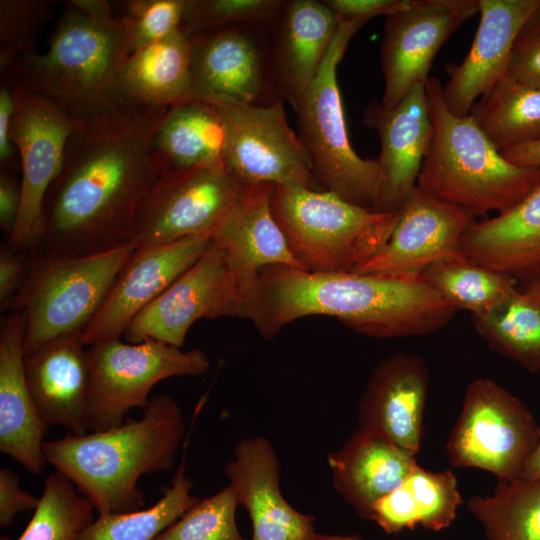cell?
<instances>
[{
  "mask_svg": "<svg viewBox=\"0 0 540 540\" xmlns=\"http://www.w3.org/2000/svg\"><path fill=\"white\" fill-rule=\"evenodd\" d=\"M168 109L131 103L72 120L34 254L92 255L131 244L138 207L164 172L155 135Z\"/></svg>",
  "mask_w": 540,
  "mask_h": 540,
  "instance_id": "6da1fadb",
  "label": "cell"
},
{
  "mask_svg": "<svg viewBox=\"0 0 540 540\" xmlns=\"http://www.w3.org/2000/svg\"><path fill=\"white\" fill-rule=\"evenodd\" d=\"M456 312L422 274L325 273L275 265L258 273L242 319L266 339L313 315L331 316L360 334L387 339L432 334Z\"/></svg>",
  "mask_w": 540,
  "mask_h": 540,
  "instance_id": "7a4b0ae2",
  "label": "cell"
},
{
  "mask_svg": "<svg viewBox=\"0 0 540 540\" xmlns=\"http://www.w3.org/2000/svg\"><path fill=\"white\" fill-rule=\"evenodd\" d=\"M48 50L14 60L1 75L54 105L71 120L96 117L136 103L124 69L130 56L124 29L105 0H69Z\"/></svg>",
  "mask_w": 540,
  "mask_h": 540,
  "instance_id": "3957f363",
  "label": "cell"
},
{
  "mask_svg": "<svg viewBox=\"0 0 540 540\" xmlns=\"http://www.w3.org/2000/svg\"><path fill=\"white\" fill-rule=\"evenodd\" d=\"M184 435L180 406L172 397L157 394L140 418L127 417L105 431L45 440L43 454L98 514L128 513L143 507L139 479L171 470Z\"/></svg>",
  "mask_w": 540,
  "mask_h": 540,
  "instance_id": "277c9868",
  "label": "cell"
},
{
  "mask_svg": "<svg viewBox=\"0 0 540 540\" xmlns=\"http://www.w3.org/2000/svg\"><path fill=\"white\" fill-rule=\"evenodd\" d=\"M425 86L434 134L417 187L476 218L519 203L539 182L540 168L510 163L470 114L450 112L437 77L430 76Z\"/></svg>",
  "mask_w": 540,
  "mask_h": 540,
  "instance_id": "5b68a950",
  "label": "cell"
},
{
  "mask_svg": "<svg viewBox=\"0 0 540 540\" xmlns=\"http://www.w3.org/2000/svg\"><path fill=\"white\" fill-rule=\"evenodd\" d=\"M270 206L295 260L310 272L354 271L386 245L401 215L305 186H273Z\"/></svg>",
  "mask_w": 540,
  "mask_h": 540,
  "instance_id": "8992f818",
  "label": "cell"
},
{
  "mask_svg": "<svg viewBox=\"0 0 540 540\" xmlns=\"http://www.w3.org/2000/svg\"><path fill=\"white\" fill-rule=\"evenodd\" d=\"M135 249L127 244L92 255L31 254L28 275L9 309L25 313L24 354L82 333Z\"/></svg>",
  "mask_w": 540,
  "mask_h": 540,
  "instance_id": "52a82bcc",
  "label": "cell"
},
{
  "mask_svg": "<svg viewBox=\"0 0 540 540\" xmlns=\"http://www.w3.org/2000/svg\"><path fill=\"white\" fill-rule=\"evenodd\" d=\"M364 24L339 21L320 70L295 111L297 135L314 182L350 203L373 210L380 182L379 161L360 157L351 146L337 82L338 64Z\"/></svg>",
  "mask_w": 540,
  "mask_h": 540,
  "instance_id": "ba28073f",
  "label": "cell"
},
{
  "mask_svg": "<svg viewBox=\"0 0 540 540\" xmlns=\"http://www.w3.org/2000/svg\"><path fill=\"white\" fill-rule=\"evenodd\" d=\"M538 441V424L520 398L489 378L471 381L446 454L456 468H478L497 482L521 478Z\"/></svg>",
  "mask_w": 540,
  "mask_h": 540,
  "instance_id": "9c48e42d",
  "label": "cell"
},
{
  "mask_svg": "<svg viewBox=\"0 0 540 540\" xmlns=\"http://www.w3.org/2000/svg\"><path fill=\"white\" fill-rule=\"evenodd\" d=\"M89 359V432L123 423L134 408L143 410L158 382L176 376H198L210 361L200 349L182 351L155 340L140 343L107 340L87 348Z\"/></svg>",
  "mask_w": 540,
  "mask_h": 540,
  "instance_id": "30bf717a",
  "label": "cell"
},
{
  "mask_svg": "<svg viewBox=\"0 0 540 540\" xmlns=\"http://www.w3.org/2000/svg\"><path fill=\"white\" fill-rule=\"evenodd\" d=\"M203 100V99H202ZM214 105L227 128L224 167L244 186H305L314 179L297 133L290 127L282 100L253 105L225 98Z\"/></svg>",
  "mask_w": 540,
  "mask_h": 540,
  "instance_id": "8fae6325",
  "label": "cell"
},
{
  "mask_svg": "<svg viewBox=\"0 0 540 540\" xmlns=\"http://www.w3.org/2000/svg\"><path fill=\"white\" fill-rule=\"evenodd\" d=\"M247 188L225 168L163 173L138 207L130 243L144 248L211 236Z\"/></svg>",
  "mask_w": 540,
  "mask_h": 540,
  "instance_id": "7c38bea8",
  "label": "cell"
},
{
  "mask_svg": "<svg viewBox=\"0 0 540 540\" xmlns=\"http://www.w3.org/2000/svg\"><path fill=\"white\" fill-rule=\"evenodd\" d=\"M244 299L224 251L210 242L201 257L145 307L123 334L181 348L199 319L242 318Z\"/></svg>",
  "mask_w": 540,
  "mask_h": 540,
  "instance_id": "4fadbf2b",
  "label": "cell"
},
{
  "mask_svg": "<svg viewBox=\"0 0 540 540\" xmlns=\"http://www.w3.org/2000/svg\"><path fill=\"white\" fill-rule=\"evenodd\" d=\"M14 94L12 141L20 155L21 207L6 240L14 249L37 252L46 193L60 172L73 121L54 105L8 76Z\"/></svg>",
  "mask_w": 540,
  "mask_h": 540,
  "instance_id": "5bb4252c",
  "label": "cell"
},
{
  "mask_svg": "<svg viewBox=\"0 0 540 540\" xmlns=\"http://www.w3.org/2000/svg\"><path fill=\"white\" fill-rule=\"evenodd\" d=\"M271 27L233 26L192 38L194 96L263 105L277 98Z\"/></svg>",
  "mask_w": 540,
  "mask_h": 540,
  "instance_id": "9a60e30c",
  "label": "cell"
},
{
  "mask_svg": "<svg viewBox=\"0 0 540 540\" xmlns=\"http://www.w3.org/2000/svg\"><path fill=\"white\" fill-rule=\"evenodd\" d=\"M477 12L479 0H410L387 16L380 49L381 105L394 108L412 88L425 84L439 49Z\"/></svg>",
  "mask_w": 540,
  "mask_h": 540,
  "instance_id": "2e32d148",
  "label": "cell"
},
{
  "mask_svg": "<svg viewBox=\"0 0 540 540\" xmlns=\"http://www.w3.org/2000/svg\"><path fill=\"white\" fill-rule=\"evenodd\" d=\"M210 242V235H199L136 248L81 333L83 344L89 347L120 338L134 318L201 257Z\"/></svg>",
  "mask_w": 540,
  "mask_h": 540,
  "instance_id": "e0dca14e",
  "label": "cell"
},
{
  "mask_svg": "<svg viewBox=\"0 0 540 540\" xmlns=\"http://www.w3.org/2000/svg\"><path fill=\"white\" fill-rule=\"evenodd\" d=\"M224 472L238 504L250 517L251 540H353L354 534L317 532L315 518L299 512L284 498L278 456L266 438L240 440Z\"/></svg>",
  "mask_w": 540,
  "mask_h": 540,
  "instance_id": "ac0fdd59",
  "label": "cell"
},
{
  "mask_svg": "<svg viewBox=\"0 0 540 540\" xmlns=\"http://www.w3.org/2000/svg\"><path fill=\"white\" fill-rule=\"evenodd\" d=\"M425 85L412 88L394 108L373 102L365 111V123L377 131L381 144L376 212L400 211L417 186L434 134Z\"/></svg>",
  "mask_w": 540,
  "mask_h": 540,
  "instance_id": "d6986e66",
  "label": "cell"
},
{
  "mask_svg": "<svg viewBox=\"0 0 540 540\" xmlns=\"http://www.w3.org/2000/svg\"><path fill=\"white\" fill-rule=\"evenodd\" d=\"M475 220L471 213L441 202L416 186L401 209L389 241L354 272L421 274L433 263L459 254L461 237Z\"/></svg>",
  "mask_w": 540,
  "mask_h": 540,
  "instance_id": "ffe728a7",
  "label": "cell"
},
{
  "mask_svg": "<svg viewBox=\"0 0 540 540\" xmlns=\"http://www.w3.org/2000/svg\"><path fill=\"white\" fill-rule=\"evenodd\" d=\"M429 387L422 356L394 353L373 370L358 404L359 428L374 432L416 456L423 439Z\"/></svg>",
  "mask_w": 540,
  "mask_h": 540,
  "instance_id": "44dd1931",
  "label": "cell"
},
{
  "mask_svg": "<svg viewBox=\"0 0 540 540\" xmlns=\"http://www.w3.org/2000/svg\"><path fill=\"white\" fill-rule=\"evenodd\" d=\"M540 0H479L480 21L471 47L459 64H448L444 102L456 116H467L478 97L506 77L515 38Z\"/></svg>",
  "mask_w": 540,
  "mask_h": 540,
  "instance_id": "7402d4cb",
  "label": "cell"
},
{
  "mask_svg": "<svg viewBox=\"0 0 540 540\" xmlns=\"http://www.w3.org/2000/svg\"><path fill=\"white\" fill-rule=\"evenodd\" d=\"M25 313L10 310L0 329V450L29 473H42L48 425L30 392L24 368Z\"/></svg>",
  "mask_w": 540,
  "mask_h": 540,
  "instance_id": "603a6c76",
  "label": "cell"
},
{
  "mask_svg": "<svg viewBox=\"0 0 540 540\" xmlns=\"http://www.w3.org/2000/svg\"><path fill=\"white\" fill-rule=\"evenodd\" d=\"M81 333L54 339L25 355L26 380L36 406L48 426L71 434L89 433V359Z\"/></svg>",
  "mask_w": 540,
  "mask_h": 540,
  "instance_id": "cb8c5ba5",
  "label": "cell"
},
{
  "mask_svg": "<svg viewBox=\"0 0 540 540\" xmlns=\"http://www.w3.org/2000/svg\"><path fill=\"white\" fill-rule=\"evenodd\" d=\"M338 25L323 1H285L273 27L272 62L278 94L294 110L316 78Z\"/></svg>",
  "mask_w": 540,
  "mask_h": 540,
  "instance_id": "d4e9b609",
  "label": "cell"
},
{
  "mask_svg": "<svg viewBox=\"0 0 540 540\" xmlns=\"http://www.w3.org/2000/svg\"><path fill=\"white\" fill-rule=\"evenodd\" d=\"M272 187H248L211 235V241L224 251L244 301L263 268L275 265L301 268L272 213Z\"/></svg>",
  "mask_w": 540,
  "mask_h": 540,
  "instance_id": "484cf974",
  "label": "cell"
},
{
  "mask_svg": "<svg viewBox=\"0 0 540 540\" xmlns=\"http://www.w3.org/2000/svg\"><path fill=\"white\" fill-rule=\"evenodd\" d=\"M416 463V456L362 428L328 455L334 488L366 520L374 504L397 488Z\"/></svg>",
  "mask_w": 540,
  "mask_h": 540,
  "instance_id": "4316f807",
  "label": "cell"
},
{
  "mask_svg": "<svg viewBox=\"0 0 540 540\" xmlns=\"http://www.w3.org/2000/svg\"><path fill=\"white\" fill-rule=\"evenodd\" d=\"M459 252L491 270L515 277L540 275V180L515 206L475 220Z\"/></svg>",
  "mask_w": 540,
  "mask_h": 540,
  "instance_id": "83f0119b",
  "label": "cell"
},
{
  "mask_svg": "<svg viewBox=\"0 0 540 540\" xmlns=\"http://www.w3.org/2000/svg\"><path fill=\"white\" fill-rule=\"evenodd\" d=\"M225 121L211 103L192 97L171 106L155 135L164 172L225 168Z\"/></svg>",
  "mask_w": 540,
  "mask_h": 540,
  "instance_id": "f1b7e54d",
  "label": "cell"
},
{
  "mask_svg": "<svg viewBox=\"0 0 540 540\" xmlns=\"http://www.w3.org/2000/svg\"><path fill=\"white\" fill-rule=\"evenodd\" d=\"M461 504L458 481L451 470L433 472L416 463L397 488L374 504L370 520L387 534L417 526L441 531L455 520Z\"/></svg>",
  "mask_w": 540,
  "mask_h": 540,
  "instance_id": "f546056e",
  "label": "cell"
},
{
  "mask_svg": "<svg viewBox=\"0 0 540 540\" xmlns=\"http://www.w3.org/2000/svg\"><path fill=\"white\" fill-rule=\"evenodd\" d=\"M192 38L181 29L131 54L124 82L131 100L170 108L195 97L191 69Z\"/></svg>",
  "mask_w": 540,
  "mask_h": 540,
  "instance_id": "4dcf8cb0",
  "label": "cell"
},
{
  "mask_svg": "<svg viewBox=\"0 0 540 540\" xmlns=\"http://www.w3.org/2000/svg\"><path fill=\"white\" fill-rule=\"evenodd\" d=\"M469 114L500 152L540 139V90L507 76L475 102Z\"/></svg>",
  "mask_w": 540,
  "mask_h": 540,
  "instance_id": "1f68e13d",
  "label": "cell"
},
{
  "mask_svg": "<svg viewBox=\"0 0 540 540\" xmlns=\"http://www.w3.org/2000/svg\"><path fill=\"white\" fill-rule=\"evenodd\" d=\"M429 285L456 310L484 315L518 290L515 278L484 267L461 253L439 260L422 273Z\"/></svg>",
  "mask_w": 540,
  "mask_h": 540,
  "instance_id": "d6a6232c",
  "label": "cell"
},
{
  "mask_svg": "<svg viewBox=\"0 0 540 540\" xmlns=\"http://www.w3.org/2000/svg\"><path fill=\"white\" fill-rule=\"evenodd\" d=\"M466 505L487 540H540V477L497 482L492 494Z\"/></svg>",
  "mask_w": 540,
  "mask_h": 540,
  "instance_id": "836d02e7",
  "label": "cell"
},
{
  "mask_svg": "<svg viewBox=\"0 0 540 540\" xmlns=\"http://www.w3.org/2000/svg\"><path fill=\"white\" fill-rule=\"evenodd\" d=\"M471 317L476 332L493 350L530 373L540 372V307L524 292Z\"/></svg>",
  "mask_w": 540,
  "mask_h": 540,
  "instance_id": "e575fe53",
  "label": "cell"
},
{
  "mask_svg": "<svg viewBox=\"0 0 540 540\" xmlns=\"http://www.w3.org/2000/svg\"><path fill=\"white\" fill-rule=\"evenodd\" d=\"M193 483L178 467L170 486L151 507L128 513H102L84 530L80 540H155L199 499L191 494Z\"/></svg>",
  "mask_w": 540,
  "mask_h": 540,
  "instance_id": "d590c367",
  "label": "cell"
},
{
  "mask_svg": "<svg viewBox=\"0 0 540 540\" xmlns=\"http://www.w3.org/2000/svg\"><path fill=\"white\" fill-rule=\"evenodd\" d=\"M94 510L67 477L55 472L45 479L39 504L17 540H80L95 519Z\"/></svg>",
  "mask_w": 540,
  "mask_h": 540,
  "instance_id": "8d00e7d4",
  "label": "cell"
},
{
  "mask_svg": "<svg viewBox=\"0 0 540 540\" xmlns=\"http://www.w3.org/2000/svg\"><path fill=\"white\" fill-rule=\"evenodd\" d=\"M284 3L283 0H188L180 29L193 38L233 26L273 28Z\"/></svg>",
  "mask_w": 540,
  "mask_h": 540,
  "instance_id": "74e56055",
  "label": "cell"
},
{
  "mask_svg": "<svg viewBox=\"0 0 540 540\" xmlns=\"http://www.w3.org/2000/svg\"><path fill=\"white\" fill-rule=\"evenodd\" d=\"M238 505L235 492L228 485L196 502L155 540H247L236 524Z\"/></svg>",
  "mask_w": 540,
  "mask_h": 540,
  "instance_id": "f35d334b",
  "label": "cell"
},
{
  "mask_svg": "<svg viewBox=\"0 0 540 540\" xmlns=\"http://www.w3.org/2000/svg\"><path fill=\"white\" fill-rule=\"evenodd\" d=\"M115 3L119 7L116 14L131 55L179 30L188 0H127Z\"/></svg>",
  "mask_w": 540,
  "mask_h": 540,
  "instance_id": "ab89813d",
  "label": "cell"
},
{
  "mask_svg": "<svg viewBox=\"0 0 540 540\" xmlns=\"http://www.w3.org/2000/svg\"><path fill=\"white\" fill-rule=\"evenodd\" d=\"M54 3L47 0L0 1V70L14 60L36 52V39L53 16Z\"/></svg>",
  "mask_w": 540,
  "mask_h": 540,
  "instance_id": "60d3db41",
  "label": "cell"
},
{
  "mask_svg": "<svg viewBox=\"0 0 540 540\" xmlns=\"http://www.w3.org/2000/svg\"><path fill=\"white\" fill-rule=\"evenodd\" d=\"M506 76L540 90V5L525 20L515 38Z\"/></svg>",
  "mask_w": 540,
  "mask_h": 540,
  "instance_id": "b9f144b4",
  "label": "cell"
},
{
  "mask_svg": "<svg viewBox=\"0 0 540 540\" xmlns=\"http://www.w3.org/2000/svg\"><path fill=\"white\" fill-rule=\"evenodd\" d=\"M31 254L14 249L8 242L0 246V309L9 310L30 269Z\"/></svg>",
  "mask_w": 540,
  "mask_h": 540,
  "instance_id": "7bdbcfd3",
  "label": "cell"
},
{
  "mask_svg": "<svg viewBox=\"0 0 540 540\" xmlns=\"http://www.w3.org/2000/svg\"><path fill=\"white\" fill-rule=\"evenodd\" d=\"M40 497L20 487L19 476L10 468L0 469V527H8L15 517L23 512L35 510Z\"/></svg>",
  "mask_w": 540,
  "mask_h": 540,
  "instance_id": "ee69618b",
  "label": "cell"
},
{
  "mask_svg": "<svg viewBox=\"0 0 540 540\" xmlns=\"http://www.w3.org/2000/svg\"><path fill=\"white\" fill-rule=\"evenodd\" d=\"M339 21H361L390 16L407 7L410 0H324Z\"/></svg>",
  "mask_w": 540,
  "mask_h": 540,
  "instance_id": "f6af8a7d",
  "label": "cell"
},
{
  "mask_svg": "<svg viewBox=\"0 0 540 540\" xmlns=\"http://www.w3.org/2000/svg\"><path fill=\"white\" fill-rule=\"evenodd\" d=\"M21 207V185L11 172L0 174V227L6 240L15 229Z\"/></svg>",
  "mask_w": 540,
  "mask_h": 540,
  "instance_id": "bcb514c9",
  "label": "cell"
},
{
  "mask_svg": "<svg viewBox=\"0 0 540 540\" xmlns=\"http://www.w3.org/2000/svg\"><path fill=\"white\" fill-rule=\"evenodd\" d=\"M14 94L9 81L1 77L0 85V162L4 170L10 167L15 155L12 141V124L14 116Z\"/></svg>",
  "mask_w": 540,
  "mask_h": 540,
  "instance_id": "7dc6e473",
  "label": "cell"
},
{
  "mask_svg": "<svg viewBox=\"0 0 540 540\" xmlns=\"http://www.w3.org/2000/svg\"><path fill=\"white\" fill-rule=\"evenodd\" d=\"M510 163L521 167L540 168V139L501 151Z\"/></svg>",
  "mask_w": 540,
  "mask_h": 540,
  "instance_id": "c3c4849f",
  "label": "cell"
},
{
  "mask_svg": "<svg viewBox=\"0 0 540 540\" xmlns=\"http://www.w3.org/2000/svg\"><path fill=\"white\" fill-rule=\"evenodd\" d=\"M522 477L530 479L540 477V424L538 425V441L536 447L525 466Z\"/></svg>",
  "mask_w": 540,
  "mask_h": 540,
  "instance_id": "681fc988",
  "label": "cell"
},
{
  "mask_svg": "<svg viewBox=\"0 0 540 540\" xmlns=\"http://www.w3.org/2000/svg\"><path fill=\"white\" fill-rule=\"evenodd\" d=\"M537 306L540 307V275L533 279L530 285L523 291Z\"/></svg>",
  "mask_w": 540,
  "mask_h": 540,
  "instance_id": "f907efd6",
  "label": "cell"
},
{
  "mask_svg": "<svg viewBox=\"0 0 540 540\" xmlns=\"http://www.w3.org/2000/svg\"><path fill=\"white\" fill-rule=\"evenodd\" d=\"M357 540H366V539L362 538L361 536H358Z\"/></svg>",
  "mask_w": 540,
  "mask_h": 540,
  "instance_id": "816d5d0a",
  "label": "cell"
}]
</instances>
